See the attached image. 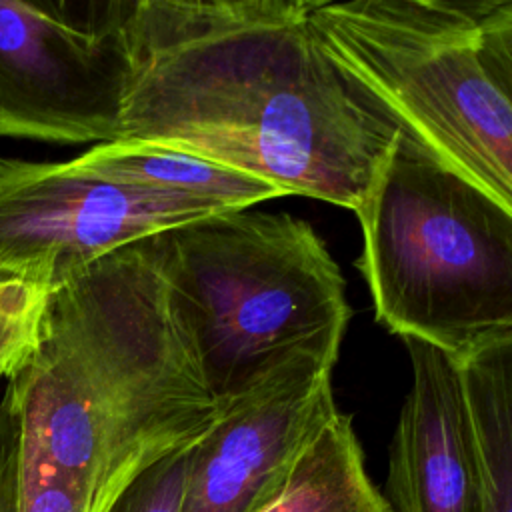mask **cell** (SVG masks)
Masks as SVG:
<instances>
[{"label":"cell","instance_id":"1","mask_svg":"<svg viewBox=\"0 0 512 512\" xmlns=\"http://www.w3.org/2000/svg\"><path fill=\"white\" fill-rule=\"evenodd\" d=\"M116 140L356 212L398 128L326 56L308 0H132Z\"/></svg>","mask_w":512,"mask_h":512},{"label":"cell","instance_id":"2","mask_svg":"<svg viewBox=\"0 0 512 512\" xmlns=\"http://www.w3.org/2000/svg\"><path fill=\"white\" fill-rule=\"evenodd\" d=\"M6 390L20 458L64 478L90 512L218 418L160 268L156 234L84 266L46 302L40 340Z\"/></svg>","mask_w":512,"mask_h":512},{"label":"cell","instance_id":"3","mask_svg":"<svg viewBox=\"0 0 512 512\" xmlns=\"http://www.w3.org/2000/svg\"><path fill=\"white\" fill-rule=\"evenodd\" d=\"M326 56L410 140L512 210V2H308Z\"/></svg>","mask_w":512,"mask_h":512},{"label":"cell","instance_id":"4","mask_svg":"<svg viewBox=\"0 0 512 512\" xmlns=\"http://www.w3.org/2000/svg\"><path fill=\"white\" fill-rule=\"evenodd\" d=\"M378 322L454 362L512 336V210L396 134L360 208Z\"/></svg>","mask_w":512,"mask_h":512},{"label":"cell","instance_id":"5","mask_svg":"<svg viewBox=\"0 0 512 512\" xmlns=\"http://www.w3.org/2000/svg\"><path fill=\"white\" fill-rule=\"evenodd\" d=\"M156 246L220 408L352 318L338 264L292 214L224 210L156 234Z\"/></svg>","mask_w":512,"mask_h":512},{"label":"cell","instance_id":"6","mask_svg":"<svg viewBox=\"0 0 512 512\" xmlns=\"http://www.w3.org/2000/svg\"><path fill=\"white\" fill-rule=\"evenodd\" d=\"M130 2L0 0V138L116 140Z\"/></svg>","mask_w":512,"mask_h":512},{"label":"cell","instance_id":"7","mask_svg":"<svg viewBox=\"0 0 512 512\" xmlns=\"http://www.w3.org/2000/svg\"><path fill=\"white\" fill-rule=\"evenodd\" d=\"M224 212L214 204L110 180L80 162L0 164V278L50 292L104 254Z\"/></svg>","mask_w":512,"mask_h":512},{"label":"cell","instance_id":"8","mask_svg":"<svg viewBox=\"0 0 512 512\" xmlns=\"http://www.w3.org/2000/svg\"><path fill=\"white\" fill-rule=\"evenodd\" d=\"M342 336L320 338L220 408L188 448L182 512H258L282 490L304 446L338 412L332 370Z\"/></svg>","mask_w":512,"mask_h":512},{"label":"cell","instance_id":"9","mask_svg":"<svg viewBox=\"0 0 512 512\" xmlns=\"http://www.w3.org/2000/svg\"><path fill=\"white\" fill-rule=\"evenodd\" d=\"M402 342L412 382L390 442L382 496L392 512H480L458 366L426 342Z\"/></svg>","mask_w":512,"mask_h":512},{"label":"cell","instance_id":"10","mask_svg":"<svg viewBox=\"0 0 512 512\" xmlns=\"http://www.w3.org/2000/svg\"><path fill=\"white\" fill-rule=\"evenodd\" d=\"M78 158L110 180L190 196L220 210L252 208L258 202L284 196L276 186L246 172L156 144L112 140L90 146Z\"/></svg>","mask_w":512,"mask_h":512},{"label":"cell","instance_id":"11","mask_svg":"<svg viewBox=\"0 0 512 512\" xmlns=\"http://www.w3.org/2000/svg\"><path fill=\"white\" fill-rule=\"evenodd\" d=\"M456 366L480 512H512V336L490 340Z\"/></svg>","mask_w":512,"mask_h":512},{"label":"cell","instance_id":"12","mask_svg":"<svg viewBox=\"0 0 512 512\" xmlns=\"http://www.w3.org/2000/svg\"><path fill=\"white\" fill-rule=\"evenodd\" d=\"M258 512H392L372 482L352 418L336 412L304 446L282 490Z\"/></svg>","mask_w":512,"mask_h":512},{"label":"cell","instance_id":"13","mask_svg":"<svg viewBox=\"0 0 512 512\" xmlns=\"http://www.w3.org/2000/svg\"><path fill=\"white\" fill-rule=\"evenodd\" d=\"M50 290L24 282L0 284V380H10L32 356Z\"/></svg>","mask_w":512,"mask_h":512},{"label":"cell","instance_id":"14","mask_svg":"<svg viewBox=\"0 0 512 512\" xmlns=\"http://www.w3.org/2000/svg\"><path fill=\"white\" fill-rule=\"evenodd\" d=\"M188 448L162 458L136 476L106 512H182Z\"/></svg>","mask_w":512,"mask_h":512},{"label":"cell","instance_id":"15","mask_svg":"<svg viewBox=\"0 0 512 512\" xmlns=\"http://www.w3.org/2000/svg\"><path fill=\"white\" fill-rule=\"evenodd\" d=\"M20 512H90V508L64 478L20 458Z\"/></svg>","mask_w":512,"mask_h":512},{"label":"cell","instance_id":"16","mask_svg":"<svg viewBox=\"0 0 512 512\" xmlns=\"http://www.w3.org/2000/svg\"><path fill=\"white\" fill-rule=\"evenodd\" d=\"M0 512H20V422L8 390L0 396Z\"/></svg>","mask_w":512,"mask_h":512},{"label":"cell","instance_id":"17","mask_svg":"<svg viewBox=\"0 0 512 512\" xmlns=\"http://www.w3.org/2000/svg\"><path fill=\"white\" fill-rule=\"evenodd\" d=\"M2 282H4V278H0V284H2Z\"/></svg>","mask_w":512,"mask_h":512},{"label":"cell","instance_id":"18","mask_svg":"<svg viewBox=\"0 0 512 512\" xmlns=\"http://www.w3.org/2000/svg\"><path fill=\"white\" fill-rule=\"evenodd\" d=\"M0 164H2V158H0Z\"/></svg>","mask_w":512,"mask_h":512}]
</instances>
